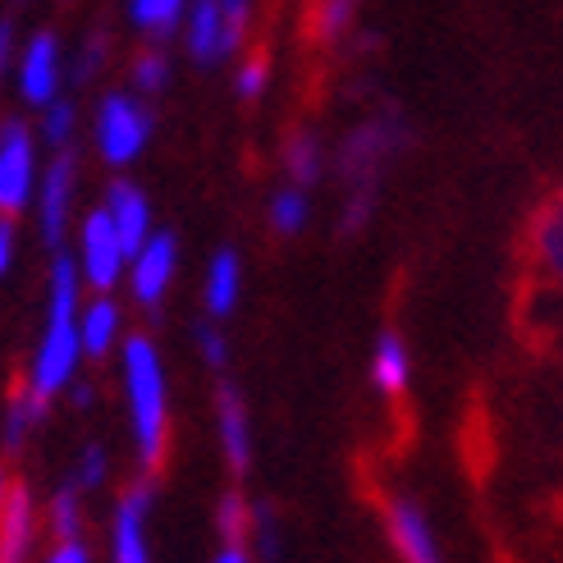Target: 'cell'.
<instances>
[{"label": "cell", "mask_w": 563, "mask_h": 563, "mask_svg": "<svg viewBox=\"0 0 563 563\" xmlns=\"http://www.w3.org/2000/svg\"><path fill=\"white\" fill-rule=\"evenodd\" d=\"M42 412H46V404L33 394V385H14L10 389V408H5V449H19L27 427L42 421Z\"/></svg>", "instance_id": "18"}, {"label": "cell", "mask_w": 563, "mask_h": 563, "mask_svg": "<svg viewBox=\"0 0 563 563\" xmlns=\"http://www.w3.org/2000/svg\"><path fill=\"white\" fill-rule=\"evenodd\" d=\"M101 476H106V454H101V444H88V454H82V467H78V486L92 490V486H101Z\"/></svg>", "instance_id": "30"}, {"label": "cell", "mask_w": 563, "mask_h": 563, "mask_svg": "<svg viewBox=\"0 0 563 563\" xmlns=\"http://www.w3.org/2000/svg\"><path fill=\"white\" fill-rule=\"evenodd\" d=\"M78 357V321H74V262L60 257L55 262V294H51V330L46 344L37 353V372H33V394L46 404L74 372Z\"/></svg>", "instance_id": "2"}, {"label": "cell", "mask_w": 563, "mask_h": 563, "mask_svg": "<svg viewBox=\"0 0 563 563\" xmlns=\"http://www.w3.org/2000/svg\"><path fill=\"white\" fill-rule=\"evenodd\" d=\"M55 60H60V51H55V37L42 33L27 51V65H23V92L27 101H51L55 97Z\"/></svg>", "instance_id": "15"}, {"label": "cell", "mask_w": 563, "mask_h": 563, "mask_svg": "<svg viewBox=\"0 0 563 563\" xmlns=\"http://www.w3.org/2000/svg\"><path fill=\"white\" fill-rule=\"evenodd\" d=\"M175 266V239L170 234H156L152 243H143L137 252V275H133V294L143 302H156L165 294V279H170Z\"/></svg>", "instance_id": "13"}, {"label": "cell", "mask_w": 563, "mask_h": 563, "mask_svg": "<svg viewBox=\"0 0 563 563\" xmlns=\"http://www.w3.org/2000/svg\"><path fill=\"white\" fill-rule=\"evenodd\" d=\"M408 376H412V362H408V349L394 330L380 334V344L372 353V380L380 394H389V399H399V394L408 389Z\"/></svg>", "instance_id": "14"}, {"label": "cell", "mask_w": 563, "mask_h": 563, "mask_svg": "<svg viewBox=\"0 0 563 563\" xmlns=\"http://www.w3.org/2000/svg\"><path fill=\"white\" fill-rule=\"evenodd\" d=\"M302 216H307V202H302L298 188H289V192L275 197V230H279V234L302 230Z\"/></svg>", "instance_id": "26"}, {"label": "cell", "mask_w": 563, "mask_h": 563, "mask_svg": "<svg viewBox=\"0 0 563 563\" xmlns=\"http://www.w3.org/2000/svg\"><path fill=\"white\" fill-rule=\"evenodd\" d=\"M82 243H88V279L92 289H110L120 275V234H115V220H110V211H97L88 220V234H82Z\"/></svg>", "instance_id": "8"}, {"label": "cell", "mask_w": 563, "mask_h": 563, "mask_svg": "<svg viewBox=\"0 0 563 563\" xmlns=\"http://www.w3.org/2000/svg\"><path fill=\"white\" fill-rule=\"evenodd\" d=\"M188 37H192V55H197V60H202V65H207V60H216V55L224 51V27H220V0H197Z\"/></svg>", "instance_id": "17"}, {"label": "cell", "mask_w": 563, "mask_h": 563, "mask_svg": "<svg viewBox=\"0 0 563 563\" xmlns=\"http://www.w3.org/2000/svg\"><path fill=\"white\" fill-rule=\"evenodd\" d=\"M147 509H152V486H133L120 499L115 527H110V559H115V563H152V550H147Z\"/></svg>", "instance_id": "6"}, {"label": "cell", "mask_w": 563, "mask_h": 563, "mask_svg": "<svg viewBox=\"0 0 563 563\" xmlns=\"http://www.w3.org/2000/svg\"><path fill=\"white\" fill-rule=\"evenodd\" d=\"M133 14L143 27H152V37H165L175 27L179 14V0H133Z\"/></svg>", "instance_id": "25"}, {"label": "cell", "mask_w": 563, "mask_h": 563, "mask_svg": "<svg viewBox=\"0 0 563 563\" xmlns=\"http://www.w3.org/2000/svg\"><path fill=\"white\" fill-rule=\"evenodd\" d=\"M5 495H10V482H5V472H0V504H5Z\"/></svg>", "instance_id": "37"}, {"label": "cell", "mask_w": 563, "mask_h": 563, "mask_svg": "<svg viewBox=\"0 0 563 563\" xmlns=\"http://www.w3.org/2000/svg\"><path fill=\"white\" fill-rule=\"evenodd\" d=\"M69 179H74V156L60 152L46 175V202H42V220H46V239L60 243V230H65V207H69Z\"/></svg>", "instance_id": "16"}, {"label": "cell", "mask_w": 563, "mask_h": 563, "mask_svg": "<svg viewBox=\"0 0 563 563\" xmlns=\"http://www.w3.org/2000/svg\"><path fill=\"white\" fill-rule=\"evenodd\" d=\"M285 161H289L294 184H317V175H321V152H317V137H312V133H294L289 147H285Z\"/></svg>", "instance_id": "21"}, {"label": "cell", "mask_w": 563, "mask_h": 563, "mask_svg": "<svg viewBox=\"0 0 563 563\" xmlns=\"http://www.w3.org/2000/svg\"><path fill=\"white\" fill-rule=\"evenodd\" d=\"M216 408H220V444H224V459H230L234 472H247L252 440H247V412H243L239 389H234V385H220Z\"/></svg>", "instance_id": "11"}, {"label": "cell", "mask_w": 563, "mask_h": 563, "mask_svg": "<svg viewBox=\"0 0 563 563\" xmlns=\"http://www.w3.org/2000/svg\"><path fill=\"white\" fill-rule=\"evenodd\" d=\"M46 563H88V545H82L78 537H74V541H60V545L51 550Z\"/></svg>", "instance_id": "32"}, {"label": "cell", "mask_w": 563, "mask_h": 563, "mask_svg": "<svg viewBox=\"0 0 563 563\" xmlns=\"http://www.w3.org/2000/svg\"><path fill=\"white\" fill-rule=\"evenodd\" d=\"M147 137V115L129 97H110L101 110V152L110 161H129Z\"/></svg>", "instance_id": "7"}, {"label": "cell", "mask_w": 563, "mask_h": 563, "mask_svg": "<svg viewBox=\"0 0 563 563\" xmlns=\"http://www.w3.org/2000/svg\"><path fill=\"white\" fill-rule=\"evenodd\" d=\"M220 531H224V545H243V537L252 531V509H247L243 495L220 499Z\"/></svg>", "instance_id": "23"}, {"label": "cell", "mask_w": 563, "mask_h": 563, "mask_svg": "<svg viewBox=\"0 0 563 563\" xmlns=\"http://www.w3.org/2000/svg\"><path fill=\"white\" fill-rule=\"evenodd\" d=\"M124 376H129V404H133V431L137 449H143V467L156 472L165 459V376H161V357L152 349L147 334H133L124 349Z\"/></svg>", "instance_id": "1"}, {"label": "cell", "mask_w": 563, "mask_h": 563, "mask_svg": "<svg viewBox=\"0 0 563 563\" xmlns=\"http://www.w3.org/2000/svg\"><path fill=\"white\" fill-rule=\"evenodd\" d=\"M266 88V51L257 46V51H252L247 55V65H243V74H239V92L252 101V97H257Z\"/></svg>", "instance_id": "29"}, {"label": "cell", "mask_w": 563, "mask_h": 563, "mask_svg": "<svg viewBox=\"0 0 563 563\" xmlns=\"http://www.w3.org/2000/svg\"><path fill=\"white\" fill-rule=\"evenodd\" d=\"M78 527H82V518H78V490L65 486L60 495L51 499V531H55L60 541H74V537H78Z\"/></svg>", "instance_id": "24"}, {"label": "cell", "mask_w": 563, "mask_h": 563, "mask_svg": "<svg viewBox=\"0 0 563 563\" xmlns=\"http://www.w3.org/2000/svg\"><path fill=\"white\" fill-rule=\"evenodd\" d=\"M385 531H389V545H394V554H399V563H444L435 527H431L427 509H421L417 499L394 495L385 504Z\"/></svg>", "instance_id": "4"}, {"label": "cell", "mask_w": 563, "mask_h": 563, "mask_svg": "<svg viewBox=\"0 0 563 563\" xmlns=\"http://www.w3.org/2000/svg\"><path fill=\"white\" fill-rule=\"evenodd\" d=\"M353 10H357V0H317L312 5V37L317 42H334L349 27Z\"/></svg>", "instance_id": "22"}, {"label": "cell", "mask_w": 563, "mask_h": 563, "mask_svg": "<svg viewBox=\"0 0 563 563\" xmlns=\"http://www.w3.org/2000/svg\"><path fill=\"white\" fill-rule=\"evenodd\" d=\"M531 252H537L541 271L554 285H563V192L550 197L537 211V220H531Z\"/></svg>", "instance_id": "10"}, {"label": "cell", "mask_w": 563, "mask_h": 563, "mask_svg": "<svg viewBox=\"0 0 563 563\" xmlns=\"http://www.w3.org/2000/svg\"><path fill=\"white\" fill-rule=\"evenodd\" d=\"M404 147V124L385 115V120H367L362 129L349 133V143L340 152V175L353 192H376V179L385 170V161Z\"/></svg>", "instance_id": "3"}, {"label": "cell", "mask_w": 563, "mask_h": 563, "mask_svg": "<svg viewBox=\"0 0 563 563\" xmlns=\"http://www.w3.org/2000/svg\"><path fill=\"white\" fill-rule=\"evenodd\" d=\"M234 294H239V257H234V252H220L216 266H211V289H207L211 312H216V317L230 312Z\"/></svg>", "instance_id": "19"}, {"label": "cell", "mask_w": 563, "mask_h": 563, "mask_svg": "<svg viewBox=\"0 0 563 563\" xmlns=\"http://www.w3.org/2000/svg\"><path fill=\"white\" fill-rule=\"evenodd\" d=\"M197 340H202V353H207L211 367H224V340H220V334L216 330H202Z\"/></svg>", "instance_id": "33"}, {"label": "cell", "mask_w": 563, "mask_h": 563, "mask_svg": "<svg viewBox=\"0 0 563 563\" xmlns=\"http://www.w3.org/2000/svg\"><path fill=\"white\" fill-rule=\"evenodd\" d=\"M5 266H10V230L0 224V271H5Z\"/></svg>", "instance_id": "35"}, {"label": "cell", "mask_w": 563, "mask_h": 563, "mask_svg": "<svg viewBox=\"0 0 563 563\" xmlns=\"http://www.w3.org/2000/svg\"><path fill=\"white\" fill-rule=\"evenodd\" d=\"M115 307H110L106 298H97L88 307V317H82V349H88L92 357H101L110 349V340H115Z\"/></svg>", "instance_id": "20"}, {"label": "cell", "mask_w": 563, "mask_h": 563, "mask_svg": "<svg viewBox=\"0 0 563 563\" xmlns=\"http://www.w3.org/2000/svg\"><path fill=\"white\" fill-rule=\"evenodd\" d=\"M220 27H224V51H234L247 27V0H220Z\"/></svg>", "instance_id": "28"}, {"label": "cell", "mask_w": 563, "mask_h": 563, "mask_svg": "<svg viewBox=\"0 0 563 563\" xmlns=\"http://www.w3.org/2000/svg\"><path fill=\"white\" fill-rule=\"evenodd\" d=\"M133 78H137V88L143 92H161L165 88V55L161 51H143L133 60Z\"/></svg>", "instance_id": "27"}, {"label": "cell", "mask_w": 563, "mask_h": 563, "mask_svg": "<svg viewBox=\"0 0 563 563\" xmlns=\"http://www.w3.org/2000/svg\"><path fill=\"white\" fill-rule=\"evenodd\" d=\"M69 120H74V106H51V120H46V137L51 143H65V133H69Z\"/></svg>", "instance_id": "31"}, {"label": "cell", "mask_w": 563, "mask_h": 563, "mask_svg": "<svg viewBox=\"0 0 563 563\" xmlns=\"http://www.w3.org/2000/svg\"><path fill=\"white\" fill-rule=\"evenodd\" d=\"M216 563H252V559L243 554V545H224V550L216 554Z\"/></svg>", "instance_id": "34"}, {"label": "cell", "mask_w": 563, "mask_h": 563, "mask_svg": "<svg viewBox=\"0 0 563 563\" xmlns=\"http://www.w3.org/2000/svg\"><path fill=\"white\" fill-rule=\"evenodd\" d=\"M110 220H115L124 257L129 252H143V243H147V202H143V192H137L133 184L110 188Z\"/></svg>", "instance_id": "12"}, {"label": "cell", "mask_w": 563, "mask_h": 563, "mask_svg": "<svg viewBox=\"0 0 563 563\" xmlns=\"http://www.w3.org/2000/svg\"><path fill=\"white\" fill-rule=\"evenodd\" d=\"M33 550V499L23 486H10L0 504V563H27Z\"/></svg>", "instance_id": "9"}, {"label": "cell", "mask_w": 563, "mask_h": 563, "mask_svg": "<svg viewBox=\"0 0 563 563\" xmlns=\"http://www.w3.org/2000/svg\"><path fill=\"white\" fill-rule=\"evenodd\" d=\"M5 55H10V23H0V69H5Z\"/></svg>", "instance_id": "36"}, {"label": "cell", "mask_w": 563, "mask_h": 563, "mask_svg": "<svg viewBox=\"0 0 563 563\" xmlns=\"http://www.w3.org/2000/svg\"><path fill=\"white\" fill-rule=\"evenodd\" d=\"M27 175H33V152H27V129L14 120L0 129V220H14L27 197Z\"/></svg>", "instance_id": "5"}]
</instances>
